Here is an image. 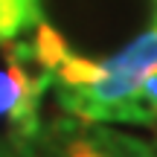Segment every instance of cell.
Listing matches in <instances>:
<instances>
[{"label": "cell", "mask_w": 157, "mask_h": 157, "mask_svg": "<svg viewBox=\"0 0 157 157\" xmlns=\"http://www.w3.org/2000/svg\"><path fill=\"white\" fill-rule=\"evenodd\" d=\"M44 90H38L35 84H29L26 78L17 73V67L6 64V70H0V117H6L12 122V128L17 134H35L38 131V96Z\"/></svg>", "instance_id": "2"}, {"label": "cell", "mask_w": 157, "mask_h": 157, "mask_svg": "<svg viewBox=\"0 0 157 157\" xmlns=\"http://www.w3.org/2000/svg\"><path fill=\"white\" fill-rule=\"evenodd\" d=\"M102 76V64L99 61H90V58H82L76 52H67L61 58L56 70H52V78H56L61 87H70V90H82V87H90L96 84Z\"/></svg>", "instance_id": "5"}, {"label": "cell", "mask_w": 157, "mask_h": 157, "mask_svg": "<svg viewBox=\"0 0 157 157\" xmlns=\"http://www.w3.org/2000/svg\"><path fill=\"white\" fill-rule=\"evenodd\" d=\"M64 157H151V151L146 146H140L137 140L96 128V131H84V134L73 137L64 146Z\"/></svg>", "instance_id": "3"}, {"label": "cell", "mask_w": 157, "mask_h": 157, "mask_svg": "<svg viewBox=\"0 0 157 157\" xmlns=\"http://www.w3.org/2000/svg\"><path fill=\"white\" fill-rule=\"evenodd\" d=\"M41 21L38 0H0V44L15 41L23 29Z\"/></svg>", "instance_id": "4"}, {"label": "cell", "mask_w": 157, "mask_h": 157, "mask_svg": "<svg viewBox=\"0 0 157 157\" xmlns=\"http://www.w3.org/2000/svg\"><path fill=\"white\" fill-rule=\"evenodd\" d=\"M154 70H157V17L146 32L128 41L117 56L102 61V76L96 84L70 90L61 87L56 78L52 82H56L64 111L70 113H78L84 119L143 122V113L137 108V93H140L143 78Z\"/></svg>", "instance_id": "1"}, {"label": "cell", "mask_w": 157, "mask_h": 157, "mask_svg": "<svg viewBox=\"0 0 157 157\" xmlns=\"http://www.w3.org/2000/svg\"><path fill=\"white\" fill-rule=\"evenodd\" d=\"M32 29H35V35H32V41H29V44H32V52L52 73V70L61 64V58L70 52V47H67V41H64V35L58 32L56 26H50L47 21H38Z\"/></svg>", "instance_id": "6"}]
</instances>
